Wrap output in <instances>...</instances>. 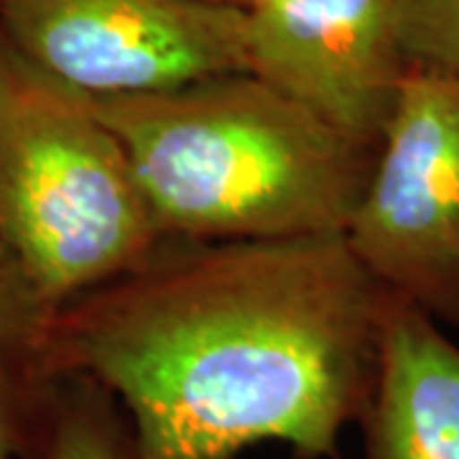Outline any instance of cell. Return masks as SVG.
Listing matches in <instances>:
<instances>
[{
  "label": "cell",
  "mask_w": 459,
  "mask_h": 459,
  "mask_svg": "<svg viewBox=\"0 0 459 459\" xmlns=\"http://www.w3.org/2000/svg\"><path fill=\"white\" fill-rule=\"evenodd\" d=\"M388 301L344 235L164 240L59 307L56 362L113 394L133 459H329L368 409Z\"/></svg>",
  "instance_id": "obj_1"
},
{
  "label": "cell",
  "mask_w": 459,
  "mask_h": 459,
  "mask_svg": "<svg viewBox=\"0 0 459 459\" xmlns=\"http://www.w3.org/2000/svg\"><path fill=\"white\" fill-rule=\"evenodd\" d=\"M90 102L164 240L344 235L377 156L250 72Z\"/></svg>",
  "instance_id": "obj_2"
},
{
  "label": "cell",
  "mask_w": 459,
  "mask_h": 459,
  "mask_svg": "<svg viewBox=\"0 0 459 459\" xmlns=\"http://www.w3.org/2000/svg\"><path fill=\"white\" fill-rule=\"evenodd\" d=\"M0 243L59 307L164 243L128 151L90 98L29 65L3 36Z\"/></svg>",
  "instance_id": "obj_3"
},
{
  "label": "cell",
  "mask_w": 459,
  "mask_h": 459,
  "mask_svg": "<svg viewBox=\"0 0 459 459\" xmlns=\"http://www.w3.org/2000/svg\"><path fill=\"white\" fill-rule=\"evenodd\" d=\"M344 238L388 294L459 322V77L409 69Z\"/></svg>",
  "instance_id": "obj_4"
},
{
  "label": "cell",
  "mask_w": 459,
  "mask_h": 459,
  "mask_svg": "<svg viewBox=\"0 0 459 459\" xmlns=\"http://www.w3.org/2000/svg\"><path fill=\"white\" fill-rule=\"evenodd\" d=\"M0 36L90 98L246 72L243 11L192 0H0Z\"/></svg>",
  "instance_id": "obj_5"
},
{
  "label": "cell",
  "mask_w": 459,
  "mask_h": 459,
  "mask_svg": "<svg viewBox=\"0 0 459 459\" xmlns=\"http://www.w3.org/2000/svg\"><path fill=\"white\" fill-rule=\"evenodd\" d=\"M243 62L373 151L409 74L388 0H255L243 11Z\"/></svg>",
  "instance_id": "obj_6"
},
{
  "label": "cell",
  "mask_w": 459,
  "mask_h": 459,
  "mask_svg": "<svg viewBox=\"0 0 459 459\" xmlns=\"http://www.w3.org/2000/svg\"><path fill=\"white\" fill-rule=\"evenodd\" d=\"M360 459H459V347L437 319L391 294Z\"/></svg>",
  "instance_id": "obj_7"
},
{
  "label": "cell",
  "mask_w": 459,
  "mask_h": 459,
  "mask_svg": "<svg viewBox=\"0 0 459 459\" xmlns=\"http://www.w3.org/2000/svg\"><path fill=\"white\" fill-rule=\"evenodd\" d=\"M56 314L18 258L0 243V459H23L47 427L62 370Z\"/></svg>",
  "instance_id": "obj_8"
},
{
  "label": "cell",
  "mask_w": 459,
  "mask_h": 459,
  "mask_svg": "<svg viewBox=\"0 0 459 459\" xmlns=\"http://www.w3.org/2000/svg\"><path fill=\"white\" fill-rule=\"evenodd\" d=\"M23 459H133L126 413L98 380L65 373L47 427Z\"/></svg>",
  "instance_id": "obj_9"
},
{
  "label": "cell",
  "mask_w": 459,
  "mask_h": 459,
  "mask_svg": "<svg viewBox=\"0 0 459 459\" xmlns=\"http://www.w3.org/2000/svg\"><path fill=\"white\" fill-rule=\"evenodd\" d=\"M409 69L459 77V0H388Z\"/></svg>",
  "instance_id": "obj_10"
},
{
  "label": "cell",
  "mask_w": 459,
  "mask_h": 459,
  "mask_svg": "<svg viewBox=\"0 0 459 459\" xmlns=\"http://www.w3.org/2000/svg\"><path fill=\"white\" fill-rule=\"evenodd\" d=\"M202 5H212V8H232V11H246L247 5H253L255 0H192Z\"/></svg>",
  "instance_id": "obj_11"
}]
</instances>
